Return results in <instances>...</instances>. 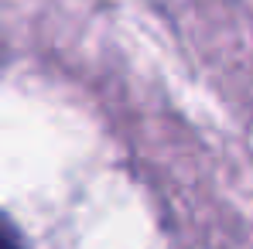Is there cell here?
I'll return each instance as SVG.
<instances>
[{"instance_id":"obj_1","label":"cell","mask_w":253,"mask_h":249,"mask_svg":"<svg viewBox=\"0 0 253 249\" xmlns=\"http://www.w3.org/2000/svg\"><path fill=\"white\" fill-rule=\"evenodd\" d=\"M0 249H28L24 246V239H21V232L0 215Z\"/></svg>"}]
</instances>
